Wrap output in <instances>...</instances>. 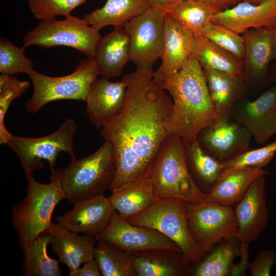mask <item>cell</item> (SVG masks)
Masks as SVG:
<instances>
[{
    "label": "cell",
    "mask_w": 276,
    "mask_h": 276,
    "mask_svg": "<svg viewBox=\"0 0 276 276\" xmlns=\"http://www.w3.org/2000/svg\"><path fill=\"white\" fill-rule=\"evenodd\" d=\"M153 72L137 69L124 75L127 84L120 111L101 128L114 150L116 171L110 189L149 176L156 154L168 134L173 101L153 79Z\"/></svg>",
    "instance_id": "1"
},
{
    "label": "cell",
    "mask_w": 276,
    "mask_h": 276,
    "mask_svg": "<svg viewBox=\"0 0 276 276\" xmlns=\"http://www.w3.org/2000/svg\"><path fill=\"white\" fill-rule=\"evenodd\" d=\"M163 87L173 103L166 122L168 134L185 141H193L202 129L215 122L204 70L191 55L179 71L165 81Z\"/></svg>",
    "instance_id": "2"
},
{
    "label": "cell",
    "mask_w": 276,
    "mask_h": 276,
    "mask_svg": "<svg viewBox=\"0 0 276 276\" xmlns=\"http://www.w3.org/2000/svg\"><path fill=\"white\" fill-rule=\"evenodd\" d=\"M156 200L176 199L197 203L206 200L193 180L187 166L182 140L168 134L155 156L149 174Z\"/></svg>",
    "instance_id": "3"
},
{
    "label": "cell",
    "mask_w": 276,
    "mask_h": 276,
    "mask_svg": "<svg viewBox=\"0 0 276 276\" xmlns=\"http://www.w3.org/2000/svg\"><path fill=\"white\" fill-rule=\"evenodd\" d=\"M25 176L27 194L12 210V225L19 240L30 241L49 229L55 206L66 197L59 170L51 171L49 183L37 181L32 175Z\"/></svg>",
    "instance_id": "4"
},
{
    "label": "cell",
    "mask_w": 276,
    "mask_h": 276,
    "mask_svg": "<svg viewBox=\"0 0 276 276\" xmlns=\"http://www.w3.org/2000/svg\"><path fill=\"white\" fill-rule=\"evenodd\" d=\"M66 199L76 201L104 194L115 177L116 162L111 144L107 141L94 153L59 170Z\"/></svg>",
    "instance_id": "5"
},
{
    "label": "cell",
    "mask_w": 276,
    "mask_h": 276,
    "mask_svg": "<svg viewBox=\"0 0 276 276\" xmlns=\"http://www.w3.org/2000/svg\"><path fill=\"white\" fill-rule=\"evenodd\" d=\"M162 233L175 243L192 265L206 253L194 240L187 215L186 202L176 199H157L147 209L127 220Z\"/></svg>",
    "instance_id": "6"
},
{
    "label": "cell",
    "mask_w": 276,
    "mask_h": 276,
    "mask_svg": "<svg viewBox=\"0 0 276 276\" xmlns=\"http://www.w3.org/2000/svg\"><path fill=\"white\" fill-rule=\"evenodd\" d=\"M28 75L33 85V93L25 106L28 112L34 114L54 101H85L91 85L99 74L95 58L87 57L80 61L73 73L66 76L50 77L34 70Z\"/></svg>",
    "instance_id": "7"
},
{
    "label": "cell",
    "mask_w": 276,
    "mask_h": 276,
    "mask_svg": "<svg viewBox=\"0 0 276 276\" xmlns=\"http://www.w3.org/2000/svg\"><path fill=\"white\" fill-rule=\"evenodd\" d=\"M102 36L99 31L84 18L71 15L63 20L56 18L41 20L24 37L23 46L35 45L43 48L63 45L74 48L94 58Z\"/></svg>",
    "instance_id": "8"
},
{
    "label": "cell",
    "mask_w": 276,
    "mask_h": 276,
    "mask_svg": "<svg viewBox=\"0 0 276 276\" xmlns=\"http://www.w3.org/2000/svg\"><path fill=\"white\" fill-rule=\"evenodd\" d=\"M78 126L71 119H67L56 131L41 137H25L12 135L6 145L20 161L26 175H32L43 167L48 161L51 171L55 170L58 156L61 152L68 153L72 159L76 158L73 138Z\"/></svg>",
    "instance_id": "9"
},
{
    "label": "cell",
    "mask_w": 276,
    "mask_h": 276,
    "mask_svg": "<svg viewBox=\"0 0 276 276\" xmlns=\"http://www.w3.org/2000/svg\"><path fill=\"white\" fill-rule=\"evenodd\" d=\"M190 230L195 242L206 254L223 239L238 237L234 208L203 201L186 202Z\"/></svg>",
    "instance_id": "10"
},
{
    "label": "cell",
    "mask_w": 276,
    "mask_h": 276,
    "mask_svg": "<svg viewBox=\"0 0 276 276\" xmlns=\"http://www.w3.org/2000/svg\"><path fill=\"white\" fill-rule=\"evenodd\" d=\"M165 16V13L150 8L123 26L129 39L130 59L137 69L152 70L161 58Z\"/></svg>",
    "instance_id": "11"
},
{
    "label": "cell",
    "mask_w": 276,
    "mask_h": 276,
    "mask_svg": "<svg viewBox=\"0 0 276 276\" xmlns=\"http://www.w3.org/2000/svg\"><path fill=\"white\" fill-rule=\"evenodd\" d=\"M105 240L120 249L131 253L155 249L182 252L173 241L159 232L132 224L116 211L106 229L96 238Z\"/></svg>",
    "instance_id": "12"
},
{
    "label": "cell",
    "mask_w": 276,
    "mask_h": 276,
    "mask_svg": "<svg viewBox=\"0 0 276 276\" xmlns=\"http://www.w3.org/2000/svg\"><path fill=\"white\" fill-rule=\"evenodd\" d=\"M230 118L245 127L257 143H265L276 133V84L254 101L237 102Z\"/></svg>",
    "instance_id": "13"
},
{
    "label": "cell",
    "mask_w": 276,
    "mask_h": 276,
    "mask_svg": "<svg viewBox=\"0 0 276 276\" xmlns=\"http://www.w3.org/2000/svg\"><path fill=\"white\" fill-rule=\"evenodd\" d=\"M116 210L102 194L76 201L73 208L57 217L63 227L96 239L107 228Z\"/></svg>",
    "instance_id": "14"
},
{
    "label": "cell",
    "mask_w": 276,
    "mask_h": 276,
    "mask_svg": "<svg viewBox=\"0 0 276 276\" xmlns=\"http://www.w3.org/2000/svg\"><path fill=\"white\" fill-rule=\"evenodd\" d=\"M251 137L245 127L229 118L204 128L196 140L210 154L224 162L249 149Z\"/></svg>",
    "instance_id": "15"
},
{
    "label": "cell",
    "mask_w": 276,
    "mask_h": 276,
    "mask_svg": "<svg viewBox=\"0 0 276 276\" xmlns=\"http://www.w3.org/2000/svg\"><path fill=\"white\" fill-rule=\"evenodd\" d=\"M265 175H260L254 181L234 208L238 223V237L242 245H249L258 239L268 221Z\"/></svg>",
    "instance_id": "16"
},
{
    "label": "cell",
    "mask_w": 276,
    "mask_h": 276,
    "mask_svg": "<svg viewBox=\"0 0 276 276\" xmlns=\"http://www.w3.org/2000/svg\"><path fill=\"white\" fill-rule=\"evenodd\" d=\"M194 37L192 32L166 14L162 63L153 74L156 84L163 87L169 77L182 68L191 55Z\"/></svg>",
    "instance_id": "17"
},
{
    "label": "cell",
    "mask_w": 276,
    "mask_h": 276,
    "mask_svg": "<svg viewBox=\"0 0 276 276\" xmlns=\"http://www.w3.org/2000/svg\"><path fill=\"white\" fill-rule=\"evenodd\" d=\"M210 22L239 34L250 29L272 28L276 24V0H265L258 4L238 3L215 14Z\"/></svg>",
    "instance_id": "18"
},
{
    "label": "cell",
    "mask_w": 276,
    "mask_h": 276,
    "mask_svg": "<svg viewBox=\"0 0 276 276\" xmlns=\"http://www.w3.org/2000/svg\"><path fill=\"white\" fill-rule=\"evenodd\" d=\"M126 83L121 79L112 82L105 77L97 79L91 85L86 99L88 119L101 128L121 110L124 103Z\"/></svg>",
    "instance_id": "19"
},
{
    "label": "cell",
    "mask_w": 276,
    "mask_h": 276,
    "mask_svg": "<svg viewBox=\"0 0 276 276\" xmlns=\"http://www.w3.org/2000/svg\"><path fill=\"white\" fill-rule=\"evenodd\" d=\"M130 254L137 276H192V265L182 252L155 249Z\"/></svg>",
    "instance_id": "20"
},
{
    "label": "cell",
    "mask_w": 276,
    "mask_h": 276,
    "mask_svg": "<svg viewBox=\"0 0 276 276\" xmlns=\"http://www.w3.org/2000/svg\"><path fill=\"white\" fill-rule=\"evenodd\" d=\"M45 233L52 237L51 244L58 257L59 262L65 264L70 271L76 270L82 264L94 259L97 239L84 234L79 235L57 223H52Z\"/></svg>",
    "instance_id": "21"
},
{
    "label": "cell",
    "mask_w": 276,
    "mask_h": 276,
    "mask_svg": "<svg viewBox=\"0 0 276 276\" xmlns=\"http://www.w3.org/2000/svg\"><path fill=\"white\" fill-rule=\"evenodd\" d=\"M245 55L244 78L250 82H262L273 56L272 28L250 29L243 34Z\"/></svg>",
    "instance_id": "22"
},
{
    "label": "cell",
    "mask_w": 276,
    "mask_h": 276,
    "mask_svg": "<svg viewBox=\"0 0 276 276\" xmlns=\"http://www.w3.org/2000/svg\"><path fill=\"white\" fill-rule=\"evenodd\" d=\"M268 173L261 168H224L207 194L206 201L225 205H234L242 199L256 178Z\"/></svg>",
    "instance_id": "23"
},
{
    "label": "cell",
    "mask_w": 276,
    "mask_h": 276,
    "mask_svg": "<svg viewBox=\"0 0 276 276\" xmlns=\"http://www.w3.org/2000/svg\"><path fill=\"white\" fill-rule=\"evenodd\" d=\"M99 74L110 79L119 76L130 59L129 39L123 27H116L101 37L94 57Z\"/></svg>",
    "instance_id": "24"
},
{
    "label": "cell",
    "mask_w": 276,
    "mask_h": 276,
    "mask_svg": "<svg viewBox=\"0 0 276 276\" xmlns=\"http://www.w3.org/2000/svg\"><path fill=\"white\" fill-rule=\"evenodd\" d=\"M204 72L216 114L215 122L229 119L234 106L243 94L244 77H235L215 70Z\"/></svg>",
    "instance_id": "25"
},
{
    "label": "cell",
    "mask_w": 276,
    "mask_h": 276,
    "mask_svg": "<svg viewBox=\"0 0 276 276\" xmlns=\"http://www.w3.org/2000/svg\"><path fill=\"white\" fill-rule=\"evenodd\" d=\"M111 192L110 201L120 216L125 220L143 212L156 200L149 176L132 181Z\"/></svg>",
    "instance_id": "26"
},
{
    "label": "cell",
    "mask_w": 276,
    "mask_h": 276,
    "mask_svg": "<svg viewBox=\"0 0 276 276\" xmlns=\"http://www.w3.org/2000/svg\"><path fill=\"white\" fill-rule=\"evenodd\" d=\"M191 55L203 70H215L244 77L243 61L202 35L195 36Z\"/></svg>",
    "instance_id": "27"
},
{
    "label": "cell",
    "mask_w": 276,
    "mask_h": 276,
    "mask_svg": "<svg viewBox=\"0 0 276 276\" xmlns=\"http://www.w3.org/2000/svg\"><path fill=\"white\" fill-rule=\"evenodd\" d=\"M183 143L189 173L197 187L207 194L224 169L222 162L210 154L196 139Z\"/></svg>",
    "instance_id": "28"
},
{
    "label": "cell",
    "mask_w": 276,
    "mask_h": 276,
    "mask_svg": "<svg viewBox=\"0 0 276 276\" xmlns=\"http://www.w3.org/2000/svg\"><path fill=\"white\" fill-rule=\"evenodd\" d=\"M150 8L148 0H107L103 7L86 14L83 18L99 31L107 26L123 27Z\"/></svg>",
    "instance_id": "29"
},
{
    "label": "cell",
    "mask_w": 276,
    "mask_h": 276,
    "mask_svg": "<svg viewBox=\"0 0 276 276\" xmlns=\"http://www.w3.org/2000/svg\"><path fill=\"white\" fill-rule=\"evenodd\" d=\"M52 237L44 233L30 241L19 240L24 254L22 273L27 276H60L58 261L52 259L47 252Z\"/></svg>",
    "instance_id": "30"
},
{
    "label": "cell",
    "mask_w": 276,
    "mask_h": 276,
    "mask_svg": "<svg viewBox=\"0 0 276 276\" xmlns=\"http://www.w3.org/2000/svg\"><path fill=\"white\" fill-rule=\"evenodd\" d=\"M241 241L237 236L219 242L196 265L192 276H228L240 256Z\"/></svg>",
    "instance_id": "31"
},
{
    "label": "cell",
    "mask_w": 276,
    "mask_h": 276,
    "mask_svg": "<svg viewBox=\"0 0 276 276\" xmlns=\"http://www.w3.org/2000/svg\"><path fill=\"white\" fill-rule=\"evenodd\" d=\"M223 10L212 4L199 0H184L166 13L195 36L201 35L211 18Z\"/></svg>",
    "instance_id": "32"
},
{
    "label": "cell",
    "mask_w": 276,
    "mask_h": 276,
    "mask_svg": "<svg viewBox=\"0 0 276 276\" xmlns=\"http://www.w3.org/2000/svg\"><path fill=\"white\" fill-rule=\"evenodd\" d=\"M94 259L103 276H137L130 254L111 243L97 240Z\"/></svg>",
    "instance_id": "33"
},
{
    "label": "cell",
    "mask_w": 276,
    "mask_h": 276,
    "mask_svg": "<svg viewBox=\"0 0 276 276\" xmlns=\"http://www.w3.org/2000/svg\"><path fill=\"white\" fill-rule=\"evenodd\" d=\"M30 85L12 76L0 75V143L6 145L12 134L6 128L4 119L9 107L15 98L24 94Z\"/></svg>",
    "instance_id": "34"
},
{
    "label": "cell",
    "mask_w": 276,
    "mask_h": 276,
    "mask_svg": "<svg viewBox=\"0 0 276 276\" xmlns=\"http://www.w3.org/2000/svg\"><path fill=\"white\" fill-rule=\"evenodd\" d=\"M26 49L22 46L16 47L12 42L1 38L0 40V73L1 74L12 76L17 73L28 74L33 70V61L26 57Z\"/></svg>",
    "instance_id": "35"
},
{
    "label": "cell",
    "mask_w": 276,
    "mask_h": 276,
    "mask_svg": "<svg viewBox=\"0 0 276 276\" xmlns=\"http://www.w3.org/2000/svg\"><path fill=\"white\" fill-rule=\"evenodd\" d=\"M201 35L243 61L245 45L243 36L212 22L207 25Z\"/></svg>",
    "instance_id": "36"
},
{
    "label": "cell",
    "mask_w": 276,
    "mask_h": 276,
    "mask_svg": "<svg viewBox=\"0 0 276 276\" xmlns=\"http://www.w3.org/2000/svg\"><path fill=\"white\" fill-rule=\"evenodd\" d=\"M88 0H29V9L37 19H54L59 16H70L76 8Z\"/></svg>",
    "instance_id": "37"
},
{
    "label": "cell",
    "mask_w": 276,
    "mask_h": 276,
    "mask_svg": "<svg viewBox=\"0 0 276 276\" xmlns=\"http://www.w3.org/2000/svg\"><path fill=\"white\" fill-rule=\"evenodd\" d=\"M276 152V141L264 147L246 151L230 160L222 162L223 168H257L263 169L271 160Z\"/></svg>",
    "instance_id": "38"
},
{
    "label": "cell",
    "mask_w": 276,
    "mask_h": 276,
    "mask_svg": "<svg viewBox=\"0 0 276 276\" xmlns=\"http://www.w3.org/2000/svg\"><path fill=\"white\" fill-rule=\"evenodd\" d=\"M276 263V253L271 249H264L260 251L254 260L249 264V268L252 276H268L272 267Z\"/></svg>",
    "instance_id": "39"
},
{
    "label": "cell",
    "mask_w": 276,
    "mask_h": 276,
    "mask_svg": "<svg viewBox=\"0 0 276 276\" xmlns=\"http://www.w3.org/2000/svg\"><path fill=\"white\" fill-rule=\"evenodd\" d=\"M249 246L240 245V261L237 265L234 264L230 275H245L249 263L248 260Z\"/></svg>",
    "instance_id": "40"
},
{
    "label": "cell",
    "mask_w": 276,
    "mask_h": 276,
    "mask_svg": "<svg viewBox=\"0 0 276 276\" xmlns=\"http://www.w3.org/2000/svg\"><path fill=\"white\" fill-rule=\"evenodd\" d=\"M70 276H101L98 264L95 259L84 263V266L76 270L70 271Z\"/></svg>",
    "instance_id": "41"
},
{
    "label": "cell",
    "mask_w": 276,
    "mask_h": 276,
    "mask_svg": "<svg viewBox=\"0 0 276 276\" xmlns=\"http://www.w3.org/2000/svg\"><path fill=\"white\" fill-rule=\"evenodd\" d=\"M150 8L165 14L184 0H148Z\"/></svg>",
    "instance_id": "42"
},
{
    "label": "cell",
    "mask_w": 276,
    "mask_h": 276,
    "mask_svg": "<svg viewBox=\"0 0 276 276\" xmlns=\"http://www.w3.org/2000/svg\"><path fill=\"white\" fill-rule=\"evenodd\" d=\"M207 2L217 7L222 10H225L235 5L234 0H199Z\"/></svg>",
    "instance_id": "43"
},
{
    "label": "cell",
    "mask_w": 276,
    "mask_h": 276,
    "mask_svg": "<svg viewBox=\"0 0 276 276\" xmlns=\"http://www.w3.org/2000/svg\"><path fill=\"white\" fill-rule=\"evenodd\" d=\"M273 56L276 58V24L272 28Z\"/></svg>",
    "instance_id": "44"
},
{
    "label": "cell",
    "mask_w": 276,
    "mask_h": 276,
    "mask_svg": "<svg viewBox=\"0 0 276 276\" xmlns=\"http://www.w3.org/2000/svg\"><path fill=\"white\" fill-rule=\"evenodd\" d=\"M265 0H234L235 5L240 2H248L254 4H258Z\"/></svg>",
    "instance_id": "45"
},
{
    "label": "cell",
    "mask_w": 276,
    "mask_h": 276,
    "mask_svg": "<svg viewBox=\"0 0 276 276\" xmlns=\"http://www.w3.org/2000/svg\"><path fill=\"white\" fill-rule=\"evenodd\" d=\"M274 80L276 82V74H275V75L274 76Z\"/></svg>",
    "instance_id": "46"
}]
</instances>
